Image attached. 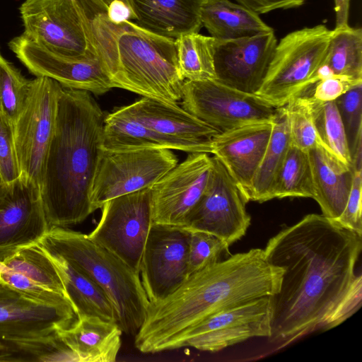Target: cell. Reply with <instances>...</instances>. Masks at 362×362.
I'll return each mask as SVG.
<instances>
[{
    "label": "cell",
    "instance_id": "6da1fadb",
    "mask_svg": "<svg viewBox=\"0 0 362 362\" xmlns=\"http://www.w3.org/2000/svg\"><path fill=\"white\" fill-rule=\"evenodd\" d=\"M362 236L322 214H310L282 228L263 249L284 269L273 296L269 341L281 349L317 331L334 328L362 303V276L356 267Z\"/></svg>",
    "mask_w": 362,
    "mask_h": 362
},
{
    "label": "cell",
    "instance_id": "7a4b0ae2",
    "mask_svg": "<svg viewBox=\"0 0 362 362\" xmlns=\"http://www.w3.org/2000/svg\"><path fill=\"white\" fill-rule=\"evenodd\" d=\"M284 269L270 264L263 249L252 248L218 260L190 274L165 298L150 302L134 336L141 353L180 349L196 325L223 309L264 296L280 288Z\"/></svg>",
    "mask_w": 362,
    "mask_h": 362
},
{
    "label": "cell",
    "instance_id": "3957f363",
    "mask_svg": "<svg viewBox=\"0 0 362 362\" xmlns=\"http://www.w3.org/2000/svg\"><path fill=\"white\" fill-rule=\"evenodd\" d=\"M105 117L89 92L62 86L40 187L49 228L79 223L94 212L90 190Z\"/></svg>",
    "mask_w": 362,
    "mask_h": 362
},
{
    "label": "cell",
    "instance_id": "277c9868",
    "mask_svg": "<svg viewBox=\"0 0 362 362\" xmlns=\"http://www.w3.org/2000/svg\"><path fill=\"white\" fill-rule=\"evenodd\" d=\"M39 244L99 285L113 304L122 332L136 334L150 303L139 274L88 235L66 227H50Z\"/></svg>",
    "mask_w": 362,
    "mask_h": 362
},
{
    "label": "cell",
    "instance_id": "5b68a950",
    "mask_svg": "<svg viewBox=\"0 0 362 362\" xmlns=\"http://www.w3.org/2000/svg\"><path fill=\"white\" fill-rule=\"evenodd\" d=\"M332 34L324 25L287 34L279 43L256 95L279 108L317 82Z\"/></svg>",
    "mask_w": 362,
    "mask_h": 362
},
{
    "label": "cell",
    "instance_id": "8992f818",
    "mask_svg": "<svg viewBox=\"0 0 362 362\" xmlns=\"http://www.w3.org/2000/svg\"><path fill=\"white\" fill-rule=\"evenodd\" d=\"M62 88L61 84L47 77L37 76L30 80L24 106L13 123L21 176L40 189Z\"/></svg>",
    "mask_w": 362,
    "mask_h": 362
},
{
    "label": "cell",
    "instance_id": "52a82bcc",
    "mask_svg": "<svg viewBox=\"0 0 362 362\" xmlns=\"http://www.w3.org/2000/svg\"><path fill=\"white\" fill-rule=\"evenodd\" d=\"M177 163L175 154L167 148L102 149L90 190L93 211L110 199L151 187Z\"/></svg>",
    "mask_w": 362,
    "mask_h": 362
},
{
    "label": "cell",
    "instance_id": "ba28073f",
    "mask_svg": "<svg viewBox=\"0 0 362 362\" xmlns=\"http://www.w3.org/2000/svg\"><path fill=\"white\" fill-rule=\"evenodd\" d=\"M182 108L221 132L273 121L279 108L256 94L228 86L216 79L185 81Z\"/></svg>",
    "mask_w": 362,
    "mask_h": 362
},
{
    "label": "cell",
    "instance_id": "9c48e42d",
    "mask_svg": "<svg viewBox=\"0 0 362 362\" xmlns=\"http://www.w3.org/2000/svg\"><path fill=\"white\" fill-rule=\"evenodd\" d=\"M89 238L139 274L142 254L152 226L151 187L110 199Z\"/></svg>",
    "mask_w": 362,
    "mask_h": 362
},
{
    "label": "cell",
    "instance_id": "30bf717a",
    "mask_svg": "<svg viewBox=\"0 0 362 362\" xmlns=\"http://www.w3.org/2000/svg\"><path fill=\"white\" fill-rule=\"evenodd\" d=\"M247 202L226 168L214 156L207 187L184 228L209 233L230 245L244 236L250 226Z\"/></svg>",
    "mask_w": 362,
    "mask_h": 362
},
{
    "label": "cell",
    "instance_id": "8fae6325",
    "mask_svg": "<svg viewBox=\"0 0 362 362\" xmlns=\"http://www.w3.org/2000/svg\"><path fill=\"white\" fill-rule=\"evenodd\" d=\"M272 318V296L248 300L204 319L185 335L180 347L217 352L251 338H269Z\"/></svg>",
    "mask_w": 362,
    "mask_h": 362
},
{
    "label": "cell",
    "instance_id": "7c38bea8",
    "mask_svg": "<svg viewBox=\"0 0 362 362\" xmlns=\"http://www.w3.org/2000/svg\"><path fill=\"white\" fill-rule=\"evenodd\" d=\"M19 11L28 40L61 55H95L71 0H25Z\"/></svg>",
    "mask_w": 362,
    "mask_h": 362
},
{
    "label": "cell",
    "instance_id": "4fadbf2b",
    "mask_svg": "<svg viewBox=\"0 0 362 362\" xmlns=\"http://www.w3.org/2000/svg\"><path fill=\"white\" fill-rule=\"evenodd\" d=\"M212 157L190 153L151 187L152 224L185 227L209 184Z\"/></svg>",
    "mask_w": 362,
    "mask_h": 362
},
{
    "label": "cell",
    "instance_id": "5bb4252c",
    "mask_svg": "<svg viewBox=\"0 0 362 362\" xmlns=\"http://www.w3.org/2000/svg\"><path fill=\"white\" fill-rule=\"evenodd\" d=\"M189 237L190 231L184 227L152 224L139 270L150 302L165 298L188 277Z\"/></svg>",
    "mask_w": 362,
    "mask_h": 362
},
{
    "label": "cell",
    "instance_id": "9a60e30c",
    "mask_svg": "<svg viewBox=\"0 0 362 362\" xmlns=\"http://www.w3.org/2000/svg\"><path fill=\"white\" fill-rule=\"evenodd\" d=\"M49 228L39 187L22 176L0 183V263L38 243Z\"/></svg>",
    "mask_w": 362,
    "mask_h": 362
},
{
    "label": "cell",
    "instance_id": "2e32d148",
    "mask_svg": "<svg viewBox=\"0 0 362 362\" xmlns=\"http://www.w3.org/2000/svg\"><path fill=\"white\" fill-rule=\"evenodd\" d=\"M20 62L37 76L57 81L64 88L101 95L115 88L96 55L67 57L51 52L22 34L8 42Z\"/></svg>",
    "mask_w": 362,
    "mask_h": 362
},
{
    "label": "cell",
    "instance_id": "e0dca14e",
    "mask_svg": "<svg viewBox=\"0 0 362 362\" xmlns=\"http://www.w3.org/2000/svg\"><path fill=\"white\" fill-rule=\"evenodd\" d=\"M276 45L274 31L235 40H216V79L235 89L256 94L265 78Z\"/></svg>",
    "mask_w": 362,
    "mask_h": 362
},
{
    "label": "cell",
    "instance_id": "ac0fdd59",
    "mask_svg": "<svg viewBox=\"0 0 362 362\" xmlns=\"http://www.w3.org/2000/svg\"><path fill=\"white\" fill-rule=\"evenodd\" d=\"M78 316L72 304L34 301L0 280V337L36 338L70 327Z\"/></svg>",
    "mask_w": 362,
    "mask_h": 362
},
{
    "label": "cell",
    "instance_id": "d6986e66",
    "mask_svg": "<svg viewBox=\"0 0 362 362\" xmlns=\"http://www.w3.org/2000/svg\"><path fill=\"white\" fill-rule=\"evenodd\" d=\"M274 120L221 132L211 139V153L226 168L248 202L252 181L267 148Z\"/></svg>",
    "mask_w": 362,
    "mask_h": 362
},
{
    "label": "cell",
    "instance_id": "ffe728a7",
    "mask_svg": "<svg viewBox=\"0 0 362 362\" xmlns=\"http://www.w3.org/2000/svg\"><path fill=\"white\" fill-rule=\"evenodd\" d=\"M101 148L110 151L167 148L211 153V139L188 141L164 136L146 126L125 105L105 115Z\"/></svg>",
    "mask_w": 362,
    "mask_h": 362
},
{
    "label": "cell",
    "instance_id": "44dd1931",
    "mask_svg": "<svg viewBox=\"0 0 362 362\" xmlns=\"http://www.w3.org/2000/svg\"><path fill=\"white\" fill-rule=\"evenodd\" d=\"M129 111L154 132L166 137L202 141L221 132L190 114L177 103L143 97L127 105Z\"/></svg>",
    "mask_w": 362,
    "mask_h": 362
},
{
    "label": "cell",
    "instance_id": "7402d4cb",
    "mask_svg": "<svg viewBox=\"0 0 362 362\" xmlns=\"http://www.w3.org/2000/svg\"><path fill=\"white\" fill-rule=\"evenodd\" d=\"M203 0H132L138 25L157 35L176 39L199 33Z\"/></svg>",
    "mask_w": 362,
    "mask_h": 362
},
{
    "label": "cell",
    "instance_id": "603a6c76",
    "mask_svg": "<svg viewBox=\"0 0 362 362\" xmlns=\"http://www.w3.org/2000/svg\"><path fill=\"white\" fill-rule=\"evenodd\" d=\"M313 173L314 197L322 214L336 220L347 202L354 169L323 148L308 151Z\"/></svg>",
    "mask_w": 362,
    "mask_h": 362
},
{
    "label": "cell",
    "instance_id": "cb8c5ba5",
    "mask_svg": "<svg viewBox=\"0 0 362 362\" xmlns=\"http://www.w3.org/2000/svg\"><path fill=\"white\" fill-rule=\"evenodd\" d=\"M80 362H114L121 347L122 331L116 322L80 316L69 328L57 332Z\"/></svg>",
    "mask_w": 362,
    "mask_h": 362
},
{
    "label": "cell",
    "instance_id": "d4e9b609",
    "mask_svg": "<svg viewBox=\"0 0 362 362\" xmlns=\"http://www.w3.org/2000/svg\"><path fill=\"white\" fill-rule=\"evenodd\" d=\"M201 22L217 40H230L274 31L250 8L229 0H203Z\"/></svg>",
    "mask_w": 362,
    "mask_h": 362
},
{
    "label": "cell",
    "instance_id": "484cf974",
    "mask_svg": "<svg viewBox=\"0 0 362 362\" xmlns=\"http://www.w3.org/2000/svg\"><path fill=\"white\" fill-rule=\"evenodd\" d=\"M47 253L60 275L67 298L78 317H98L118 324V317L113 304L99 285L62 257Z\"/></svg>",
    "mask_w": 362,
    "mask_h": 362
},
{
    "label": "cell",
    "instance_id": "4316f807",
    "mask_svg": "<svg viewBox=\"0 0 362 362\" xmlns=\"http://www.w3.org/2000/svg\"><path fill=\"white\" fill-rule=\"evenodd\" d=\"M290 144L286 110L284 107H279L267 148L252 181L249 201L262 203L270 200L272 184Z\"/></svg>",
    "mask_w": 362,
    "mask_h": 362
},
{
    "label": "cell",
    "instance_id": "83f0119b",
    "mask_svg": "<svg viewBox=\"0 0 362 362\" xmlns=\"http://www.w3.org/2000/svg\"><path fill=\"white\" fill-rule=\"evenodd\" d=\"M286 197H314L312 167L308 151L291 144L270 192V199Z\"/></svg>",
    "mask_w": 362,
    "mask_h": 362
},
{
    "label": "cell",
    "instance_id": "f1b7e54d",
    "mask_svg": "<svg viewBox=\"0 0 362 362\" xmlns=\"http://www.w3.org/2000/svg\"><path fill=\"white\" fill-rule=\"evenodd\" d=\"M175 40L178 69L185 81L216 79L214 38L193 33L182 35Z\"/></svg>",
    "mask_w": 362,
    "mask_h": 362
},
{
    "label": "cell",
    "instance_id": "f546056e",
    "mask_svg": "<svg viewBox=\"0 0 362 362\" xmlns=\"http://www.w3.org/2000/svg\"><path fill=\"white\" fill-rule=\"evenodd\" d=\"M333 75L362 81V30L334 29L324 61Z\"/></svg>",
    "mask_w": 362,
    "mask_h": 362
},
{
    "label": "cell",
    "instance_id": "4dcf8cb0",
    "mask_svg": "<svg viewBox=\"0 0 362 362\" xmlns=\"http://www.w3.org/2000/svg\"><path fill=\"white\" fill-rule=\"evenodd\" d=\"M3 264L42 286L67 297L57 269L39 243L21 250Z\"/></svg>",
    "mask_w": 362,
    "mask_h": 362
},
{
    "label": "cell",
    "instance_id": "1f68e13d",
    "mask_svg": "<svg viewBox=\"0 0 362 362\" xmlns=\"http://www.w3.org/2000/svg\"><path fill=\"white\" fill-rule=\"evenodd\" d=\"M304 95L309 104L318 135L327 150L352 167L348 143L335 101L320 102Z\"/></svg>",
    "mask_w": 362,
    "mask_h": 362
},
{
    "label": "cell",
    "instance_id": "d6a6232c",
    "mask_svg": "<svg viewBox=\"0 0 362 362\" xmlns=\"http://www.w3.org/2000/svg\"><path fill=\"white\" fill-rule=\"evenodd\" d=\"M9 341L24 361L80 362L77 355L58 333L36 338L4 339Z\"/></svg>",
    "mask_w": 362,
    "mask_h": 362
},
{
    "label": "cell",
    "instance_id": "836d02e7",
    "mask_svg": "<svg viewBox=\"0 0 362 362\" xmlns=\"http://www.w3.org/2000/svg\"><path fill=\"white\" fill-rule=\"evenodd\" d=\"M284 107L288 122L291 144L305 151L315 148L327 151L318 135L306 98L304 95L296 97Z\"/></svg>",
    "mask_w": 362,
    "mask_h": 362
},
{
    "label": "cell",
    "instance_id": "e575fe53",
    "mask_svg": "<svg viewBox=\"0 0 362 362\" xmlns=\"http://www.w3.org/2000/svg\"><path fill=\"white\" fill-rule=\"evenodd\" d=\"M30 83V81L0 53V112L12 124L24 106Z\"/></svg>",
    "mask_w": 362,
    "mask_h": 362
},
{
    "label": "cell",
    "instance_id": "d590c367",
    "mask_svg": "<svg viewBox=\"0 0 362 362\" xmlns=\"http://www.w3.org/2000/svg\"><path fill=\"white\" fill-rule=\"evenodd\" d=\"M334 101L352 160L358 147L362 144V84L351 88Z\"/></svg>",
    "mask_w": 362,
    "mask_h": 362
},
{
    "label": "cell",
    "instance_id": "8d00e7d4",
    "mask_svg": "<svg viewBox=\"0 0 362 362\" xmlns=\"http://www.w3.org/2000/svg\"><path fill=\"white\" fill-rule=\"evenodd\" d=\"M188 247V275L220 260L229 245L218 237L209 233L189 230Z\"/></svg>",
    "mask_w": 362,
    "mask_h": 362
},
{
    "label": "cell",
    "instance_id": "74e56055",
    "mask_svg": "<svg viewBox=\"0 0 362 362\" xmlns=\"http://www.w3.org/2000/svg\"><path fill=\"white\" fill-rule=\"evenodd\" d=\"M0 280L34 301L54 306L71 304L66 296L42 286L3 263H0Z\"/></svg>",
    "mask_w": 362,
    "mask_h": 362
},
{
    "label": "cell",
    "instance_id": "f35d334b",
    "mask_svg": "<svg viewBox=\"0 0 362 362\" xmlns=\"http://www.w3.org/2000/svg\"><path fill=\"white\" fill-rule=\"evenodd\" d=\"M21 175L16 156L12 122L0 112V181L9 184Z\"/></svg>",
    "mask_w": 362,
    "mask_h": 362
},
{
    "label": "cell",
    "instance_id": "ab89813d",
    "mask_svg": "<svg viewBox=\"0 0 362 362\" xmlns=\"http://www.w3.org/2000/svg\"><path fill=\"white\" fill-rule=\"evenodd\" d=\"M362 170L354 169L351 191L341 214L335 221L362 236Z\"/></svg>",
    "mask_w": 362,
    "mask_h": 362
},
{
    "label": "cell",
    "instance_id": "60d3db41",
    "mask_svg": "<svg viewBox=\"0 0 362 362\" xmlns=\"http://www.w3.org/2000/svg\"><path fill=\"white\" fill-rule=\"evenodd\" d=\"M360 84L362 81L334 75L317 81L302 95L320 102L333 101Z\"/></svg>",
    "mask_w": 362,
    "mask_h": 362
},
{
    "label": "cell",
    "instance_id": "b9f144b4",
    "mask_svg": "<svg viewBox=\"0 0 362 362\" xmlns=\"http://www.w3.org/2000/svg\"><path fill=\"white\" fill-rule=\"evenodd\" d=\"M238 4L257 14H263L276 9H287L301 6L305 0H235Z\"/></svg>",
    "mask_w": 362,
    "mask_h": 362
},
{
    "label": "cell",
    "instance_id": "7bdbcfd3",
    "mask_svg": "<svg viewBox=\"0 0 362 362\" xmlns=\"http://www.w3.org/2000/svg\"><path fill=\"white\" fill-rule=\"evenodd\" d=\"M107 16L110 20L115 22L135 20V16L132 9L118 0L111 1L107 8Z\"/></svg>",
    "mask_w": 362,
    "mask_h": 362
},
{
    "label": "cell",
    "instance_id": "ee69618b",
    "mask_svg": "<svg viewBox=\"0 0 362 362\" xmlns=\"http://www.w3.org/2000/svg\"><path fill=\"white\" fill-rule=\"evenodd\" d=\"M336 14V26L334 29L346 28L349 25L350 0H334Z\"/></svg>",
    "mask_w": 362,
    "mask_h": 362
},
{
    "label": "cell",
    "instance_id": "f6af8a7d",
    "mask_svg": "<svg viewBox=\"0 0 362 362\" xmlns=\"http://www.w3.org/2000/svg\"><path fill=\"white\" fill-rule=\"evenodd\" d=\"M24 361L14 346L8 340L0 337V362Z\"/></svg>",
    "mask_w": 362,
    "mask_h": 362
},
{
    "label": "cell",
    "instance_id": "bcb514c9",
    "mask_svg": "<svg viewBox=\"0 0 362 362\" xmlns=\"http://www.w3.org/2000/svg\"><path fill=\"white\" fill-rule=\"evenodd\" d=\"M123 3H124L127 6H128L132 11H133L132 4V0H118ZM134 12V11H133Z\"/></svg>",
    "mask_w": 362,
    "mask_h": 362
},
{
    "label": "cell",
    "instance_id": "7dc6e473",
    "mask_svg": "<svg viewBox=\"0 0 362 362\" xmlns=\"http://www.w3.org/2000/svg\"><path fill=\"white\" fill-rule=\"evenodd\" d=\"M0 183H1V181H0Z\"/></svg>",
    "mask_w": 362,
    "mask_h": 362
}]
</instances>
